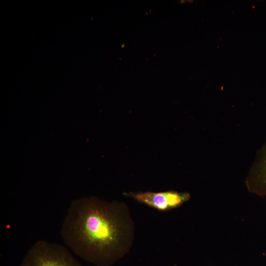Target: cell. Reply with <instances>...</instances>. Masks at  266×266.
Masks as SVG:
<instances>
[{
    "instance_id": "2",
    "label": "cell",
    "mask_w": 266,
    "mask_h": 266,
    "mask_svg": "<svg viewBox=\"0 0 266 266\" xmlns=\"http://www.w3.org/2000/svg\"><path fill=\"white\" fill-rule=\"evenodd\" d=\"M20 266H82L64 246L40 240L26 254Z\"/></svg>"
},
{
    "instance_id": "3",
    "label": "cell",
    "mask_w": 266,
    "mask_h": 266,
    "mask_svg": "<svg viewBox=\"0 0 266 266\" xmlns=\"http://www.w3.org/2000/svg\"><path fill=\"white\" fill-rule=\"evenodd\" d=\"M124 194L160 211H167L177 208L191 198V195L188 193L173 190L160 192H130Z\"/></svg>"
},
{
    "instance_id": "4",
    "label": "cell",
    "mask_w": 266,
    "mask_h": 266,
    "mask_svg": "<svg viewBox=\"0 0 266 266\" xmlns=\"http://www.w3.org/2000/svg\"><path fill=\"white\" fill-rule=\"evenodd\" d=\"M245 183L250 193L266 197V141L257 153Z\"/></svg>"
},
{
    "instance_id": "1",
    "label": "cell",
    "mask_w": 266,
    "mask_h": 266,
    "mask_svg": "<svg viewBox=\"0 0 266 266\" xmlns=\"http://www.w3.org/2000/svg\"><path fill=\"white\" fill-rule=\"evenodd\" d=\"M61 235L76 256L96 265L107 266L130 251L134 223L126 203L83 198L70 203Z\"/></svg>"
}]
</instances>
